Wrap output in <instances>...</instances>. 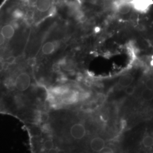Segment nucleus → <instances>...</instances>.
<instances>
[{"instance_id":"nucleus-1","label":"nucleus","mask_w":153,"mask_h":153,"mask_svg":"<svg viewBox=\"0 0 153 153\" xmlns=\"http://www.w3.org/2000/svg\"><path fill=\"white\" fill-rule=\"evenodd\" d=\"M31 83V78L26 72L20 73L14 81V86L20 91H25L30 87Z\"/></svg>"},{"instance_id":"nucleus-2","label":"nucleus","mask_w":153,"mask_h":153,"mask_svg":"<svg viewBox=\"0 0 153 153\" xmlns=\"http://www.w3.org/2000/svg\"><path fill=\"white\" fill-rule=\"evenodd\" d=\"M71 137L74 140H81L86 134L85 126L81 123H76L71 126L70 129Z\"/></svg>"},{"instance_id":"nucleus-3","label":"nucleus","mask_w":153,"mask_h":153,"mask_svg":"<svg viewBox=\"0 0 153 153\" xmlns=\"http://www.w3.org/2000/svg\"><path fill=\"white\" fill-rule=\"evenodd\" d=\"M152 3V0H133L131 5L137 11L145 12L148 10Z\"/></svg>"},{"instance_id":"nucleus-4","label":"nucleus","mask_w":153,"mask_h":153,"mask_svg":"<svg viewBox=\"0 0 153 153\" xmlns=\"http://www.w3.org/2000/svg\"><path fill=\"white\" fill-rule=\"evenodd\" d=\"M51 0H35L34 6L36 9L41 13H45L49 10L51 7Z\"/></svg>"},{"instance_id":"nucleus-5","label":"nucleus","mask_w":153,"mask_h":153,"mask_svg":"<svg viewBox=\"0 0 153 153\" xmlns=\"http://www.w3.org/2000/svg\"><path fill=\"white\" fill-rule=\"evenodd\" d=\"M79 99V95L75 91H69L63 96L62 102L66 104H74Z\"/></svg>"},{"instance_id":"nucleus-6","label":"nucleus","mask_w":153,"mask_h":153,"mask_svg":"<svg viewBox=\"0 0 153 153\" xmlns=\"http://www.w3.org/2000/svg\"><path fill=\"white\" fill-rule=\"evenodd\" d=\"M105 141L100 137H95L90 142V148L92 150L96 152H100L105 146Z\"/></svg>"},{"instance_id":"nucleus-7","label":"nucleus","mask_w":153,"mask_h":153,"mask_svg":"<svg viewBox=\"0 0 153 153\" xmlns=\"http://www.w3.org/2000/svg\"><path fill=\"white\" fill-rule=\"evenodd\" d=\"M134 77L131 74H126L122 76L118 81V85L122 88H126L131 85L133 82Z\"/></svg>"},{"instance_id":"nucleus-8","label":"nucleus","mask_w":153,"mask_h":153,"mask_svg":"<svg viewBox=\"0 0 153 153\" xmlns=\"http://www.w3.org/2000/svg\"><path fill=\"white\" fill-rule=\"evenodd\" d=\"M1 32L3 34L5 39H10L14 35L15 29L11 25H6L2 27Z\"/></svg>"},{"instance_id":"nucleus-9","label":"nucleus","mask_w":153,"mask_h":153,"mask_svg":"<svg viewBox=\"0 0 153 153\" xmlns=\"http://www.w3.org/2000/svg\"><path fill=\"white\" fill-rule=\"evenodd\" d=\"M70 91L69 88L65 86H60L53 88L51 90L52 96L63 97Z\"/></svg>"},{"instance_id":"nucleus-10","label":"nucleus","mask_w":153,"mask_h":153,"mask_svg":"<svg viewBox=\"0 0 153 153\" xmlns=\"http://www.w3.org/2000/svg\"><path fill=\"white\" fill-rule=\"evenodd\" d=\"M132 7H133L131 4L121 2L119 1L117 5V10L121 14H126L131 11Z\"/></svg>"},{"instance_id":"nucleus-11","label":"nucleus","mask_w":153,"mask_h":153,"mask_svg":"<svg viewBox=\"0 0 153 153\" xmlns=\"http://www.w3.org/2000/svg\"><path fill=\"white\" fill-rule=\"evenodd\" d=\"M56 48V44L55 42H48L43 45L42 47V53L45 55L52 54Z\"/></svg>"},{"instance_id":"nucleus-12","label":"nucleus","mask_w":153,"mask_h":153,"mask_svg":"<svg viewBox=\"0 0 153 153\" xmlns=\"http://www.w3.org/2000/svg\"><path fill=\"white\" fill-rule=\"evenodd\" d=\"M142 99L145 101H150L153 99V90L149 89L148 88H145L142 91L141 94Z\"/></svg>"},{"instance_id":"nucleus-13","label":"nucleus","mask_w":153,"mask_h":153,"mask_svg":"<svg viewBox=\"0 0 153 153\" xmlns=\"http://www.w3.org/2000/svg\"><path fill=\"white\" fill-rule=\"evenodd\" d=\"M142 144L145 148H152L153 146V137L150 135L145 136L142 140Z\"/></svg>"},{"instance_id":"nucleus-14","label":"nucleus","mask_w":153,"mask_h":153,"mask_svg":"<svg viewBox=\"0 0 153 153\" xmlns=\"http://www.w3.org/2000/svg\"><path fill=\"white\" fill-rule=\"evenodd\" d=\"M43 147L44 149L48 151H51L53 149V148L54 147V144L52 140H47L46 141H45L43 143Z\"/></svg>"},{"instance_id":"nucleus-15","label":"nucleus","mask_w":153,"mask_h":153,"mask_svg":"<svg viewBox=\"0 0 153 153\" xmlns=\"http://www.w3.org/2000/svg\"><path fill=\"white\" fill-rule=\"evenodd\" d=\"M135 90L136 88L134 86H129L128 87H126L125 90V93L128 95H132L134 94V93L135 92Z\"/></svg>"},{"instance_id":"nucleus-16","label":"nucleus","mask_w":153,"mask_h":153,"mask_svg":"<svg viewBox=\"0 0 153 153\" xmlns=\"http://www.w3.org/2000/svg\"><path fill=\"white\" fill-rule=\"evenodd\" d=\"M146 88L153 90V78H149L145 82Z\"/></svg>"},{"instance_id":"nucleus-17","label":"nucleus","mask_w":153,"mask_h":153,"mask_svg":"<svg viewBox=\"0 0 153 153\" xmlns=\"http://www.w3.org/2000/svg\"><path fill=\"white\" fill-rule=\"evenodd\" d=\"M24 14L22 10H20L19 9H16V11L14 12L13 13V16L16 17V18H22V16H23Z\"/></svg>"},{"instance_id":"nucleus-18","label":"nucleus","mask_w":153,"mask_h":153,"mask_svg":"<svg viewBox=\"0 0 153 153\" xmlns=\"http://www.w3.org/2000/svg\"><path fill=\"white\" fill-rule=\"evenodd\" d=\"M100 153H114V150L109 147L104 146L103 149L100 152Z\"/></svg>"},{"instance_id":"nucleus-19","label":"nucleus","mask_w":153,"mask_h":153,"mask_svg":"<svg viewBox=\"0 0 153 153\" xmlns=\"http://www.w3.org/2000/svg\"><path fill=\"white\" fill-rule=\"evenodd\" d=\"M14 61H15V58L14 57H9V58H7L5 62L7 65H9L13 64L14 62Z\"/></svg>"},{"instance_id":"nucleus-20","label":"nucleus","mask_w":153,"mask_h":153,"mask_svg":"<svg viewBox=\"0 0 153 153\" xmlns=\"http://www.w3.org/2000/svg\"><path fill=\"white\" fill-rule=\"evenodd\" d=\"M6 67V62L4 60L0 58V71H2L5 69Z\"/></svg>"},{"instance_id":"nucleus-21","label":"nucleus","mask_w":153,"mask_h":153,"mask_svg":"<svg viewBox=\"0 0 153 153\" xmlns=\"http://www.w3.org/2000/svg\"><path fill=\"white\" fill-rule=\"evenodd\" d=\"M5 38L1 32H0V47L3 45L5 42Z\"/></svg>"},{"instance_id":"nucleus-22","label":"nucleus","mask_w":153,"mask_h":153,"mask_svg":"<svg viewBox=\"0 0 153 153\" xmlns=\"http://www.w3.org/2000/svg\"><path fill=\"white\" fill-rule=\"evenodd\" d=\"M121 2H126V3H128V4H131V5L132 2L133 1V0H120Z\"/></svg>"}]
</instances>
